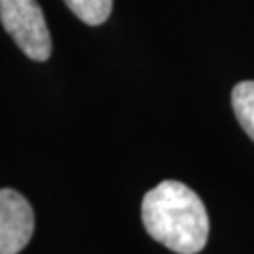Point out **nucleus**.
Segmentation results:
<instances>
[{
	"instance_id": "1",
	"label": "nucleus",
	"mask_w": 254,
	"mask_h": 254,
	"mask_svg": "<svg viewBox=\"0 0 254 254\" xmlns=\"http://www.w3.org/2000/svg\"><path fill=\"white\" fill-rule=\"evenodd\" d=\"M147 234L177 254H198L209 237L207 209L200 196L181 181H162L141 201Z\"/></svg>"
},
{
	"instance_id": "2",
	"label": "nucleus",
	"mask_w": 254,
	"mask_h": 254,
	"mask_svg": "<svg viewBox=\"0 0 254 254\" xmlns=\"http://www.w3.org/2000/svg\"><path fill=\"white\" fill-rule=\"evenodd\" d=\"M0 21L28 59L44 63L51 57V34L38 0H0Z\"/></svg>"
},
{
	"instance_id": "3",
	"label": "nucleus",
	"mask_w": 254,
	"mask_h": 254,
	"mask_svg": "<svg viewBox=\"0 0 254 254\" xmlns=\"http://www.w3.org/2000/svg\"><path fill=\"white\" fill-rule=\"evenodd\" d=\"M34 234V211L13 189H0V254H19Z\"/></svg>"
},
{
	"instance_id": "4",
	"label": "nucleus",
	"mask_w": 254,
	"mask_h": 254,
	"mask_svg": "<svg viewBox=\"0 0 254 254\" xmlns=\"http://www.w3.org/2000/svg\"><path fill=\"white\" fill-rule=\"evenodd\" d=\"M232 108L241 128L254 141V81H241L234 87Z\"/></svg>"
},
{
	"instance_id": "5",
	"label": "nucleus",
	"mask_w": 254,
	"mask_h": 254,
	"mask_svg": "<svg viewBox=\"0 0 254 254\" xmlns=\"http://www.w3.org/2000/svg\"><path fill=\"white\" fill-rule=\"evenodd\" d=\"M64 4L75 17H79L91 27L106 23L113 8V0H64Z\"/></svg>"
}]
</instances>
